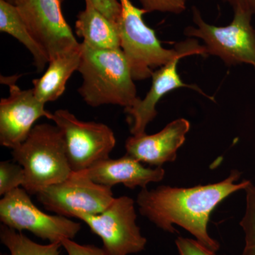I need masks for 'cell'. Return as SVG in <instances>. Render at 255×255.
Here are the masks:
<instances>
[{
	"instance_id": "6da1fadb",
	"label": "cell",
	"mask_w": 255,
	"mask_h": 255,
	"mask_svg": "<svg viewBox=\"0 0 255 255\" xmlns=\"http://www.w3.org/2000/svg\"><path fill=\"white\" fill-rule=\"evenodd\" d=\"M241 172L233 169L221 182L190 188L159 186L137 194L139 212L159 229L175 233L174 225L180 226L196 241L211 251H219L220 244L208 231L210 216L220 203L236 191L245 190L251 181L238 183Z\"/></svg>"
},
{
	"instance_id": "7a4b0ae2",
	"label": "cell",
	"mask_w": 255,
	"mask_h": 255,
	"mask_svg": "<svg viewBox=\"0 0 255 255\" xmlns=\"http://www.w3.org/2000/svg\"><path fill=\"white\" fill-rule=\"evenodd\" d=\"M122 14L118 23L122 50L130 67L134 80L152 77L155 68H160L175 59L186 56L207 55L205 46L195 39H189L176 45L173 49H166L161 45L155 31L142 19L147 13L137 8L130 0H120Z\"/></svg>"
},
{
	"instance_id": "3957f363",
	"label": "cell",
	"mask_w": 255,
	"mask_h": 255,
	"mask_svg": "<svg viewBox=\"0 0 255 255\" xmlns=\"http://www.w3.org/2000/svg\"><path fill=\"white\" fill-rule=\"evenodd\" d=\"M78 92L90 107H132L138 100L130 67L121 49H98L82 43Z\"/></svg>"
},
{
	"instance_id": "277c9868",
	"label": "cell",
	"mask_w": 255,
	"mask_h": 255,
	"mask_svg": "<svg viewBox=\"0 0 255 255\" xmlns=\"http://www.w3.org/2000/svg\"><path fill=\"white\" fill-rule=\"evenodd\" d=\"M11 155L24 170L22 187L29 194L36 195L43 188L66 180L73 173L63 132L56 125L34 126Z\"/></svg>"
},
{
	"instance_id": "5b68a950",
	"label": "cell",
	"mask_w": 255,
	"mask_h": 255,
	"mask_svg": "<svg viewBox=\"0 0 255 255\" xmlns=\"http://www.w3.org/2000/svg\"><path fill=\"white\" fill-rule=\"evenodd\" d=\"M195 26H188L184 35L201 38L205 43L207 55L219 57L228 65L247 64L255 70V28L253 15L241 9L234 10L232 22L216 26L204 21L196 6L192 7Z\"/></svg>"
},
{
	"instance_id": "8992f818",
	"label": "cell",
	"mask_w": 255,
	"mask_h": 255,
	"mask_svg": "<svg viewBox=\"0 0 255 255\" xmlns=\"http://www.w3.org/2000/svg\"><path fill=\"white\" fill-rule=\"evenodd\" d=\"M50 120L63 132L73 172L85 170L100 161L110 158L117 140L108 126L83 122L66 110L52 113Z\"/></svg>"
},
{
	"instance_id": "52a82bcc",
	"label": "cell",
	"mask_w": 255,
	"mask_h": 255,
	"mask_svg": "<svg viewBox=\"0 0 255 255\" xmlns=\"http://www.w3.org/2000/svg\"><path fill=\"white\" fill-rule=\"evenodd\" d=\"M76 219L102 239V248L111 255L135 254L145 250L147 239L136 223L135 201L128 196L115 198L100 214H80Z\"/></svg>"
},
{
	"instance_id": "ba28073f",
	"label": "cell",
	"mask_w": 255,
	"mask_h": 255,
	"mask_svg": "<svg viewBox=\"0 0 255 255\" xmlns=\"http://www.w3.org/2000/svg\"><path fill=\"white\" fill-rule=\"evenodd\" d=\"M27 191L18 188L0 200V221L4 226L22 232L29 231L50 243L73 240L81 230V224L55 214L48 215L32 202Z\"/></svg>"
},
{
	"instance_id": "9c48e42d",
	"label": "cell",
	"mask_w": 255,
	"mask_h": 255,
	"mask_svg": "<svg viewBox=\"0 0 255 255\" xmlns=\"http://www.w3.org/2000/svg\"><path fill=\"white\" fill-rule=\"evenodd\" d=\"M45 209L67 218L103 212L114 199L112 188L97 184L78 172L63 182L43 188L36 194Z\"/></svg>"
},
{
	"instance_id": "30bf717a",
	"label": "cell",
	"mask_w": 255,
	"mask_h": 255,
	"mask_svg": "<svg viewBox=\"0 0 255 255\" xmlns=\"http://www.w3.org/2000/svg\"><path fill=\"white\" fill-rule=\"evenodd\" d=\"M62 1L22 0L16 6L23 22L50 60L80 45L64 18Z\"/></svg>"
},
{
	"instance_id": "8fae6325",
	"label": "cell",
	"mask_w": 255,
	"mask_h": 255,
	"mask_svg": "<svg viewBox=\"0 0 255 255\" xmlns=\"http://www.w3.org/2000/svg\"><path fill=\"white\" fill-rule=\"evenodd\" d=\"M18 77L1 76V83L9 87V95L0 102V144L12 150L27 138L38 119L52 117L33 89L23 90L16 85Z\"/></svg>"
},
{
	"instance_id": "7c38bea8",
	"label": "cell",
	"mask_w": 255,
	"mask_h": 255,
	"mask_svg": "<svg viewBox=\"0 0 255 255\" xmlns=\"http://www.w3.org/2000/svg\"><path fill=\"white\" fill-rule=\"evenodd\" d=\"M189 129V121L178 119L157 133L132 135L126 142V155L155 167L174 162L177 150L185 142Z\"/></svg>"
},
{
	"instance_id": "4fadbf2b",
	"label": "cell",
	"mask_w": 255,
	"mask_h": 255,
	"mask_svg": "<svg viewBox=\"0 0 255 255\" xmlns=\"http://www.w3.org/2000/svg\"><path fill=\"white\" fill-rule=\"evenodd\" d=\"M78 172L106 187L112 188L122 184L132 189L137 187L145 189L150 183L162 181L165 174L162 167H146L127 155L118 159H104Z\"/></svg>"
},
{
	"instance_id": "5bb4252c",
	"label": "cell",
	"mask_w": 255,
	"mask_h": 255,
	"mask_svg": "<svg viewBox=\"0 0 255 255\" xmlns=\"http://www.w3.org/2000/svg\"><path fill=\"white\" fill-rule=\"evenodd\" d=\"M175 59L155 70L152 73V85L143 100L139 98L132 107L125 109L131 118L130 132L132 135L145 133L146 128L157 116L156 105L166 94L180 87H189L203 94L197 87L184 83L177 73Z\"/></svg>"
},
{
	"instance_id": "9a60e30c",
	"label": "cell",
	"mask_w": 255,
	"mask_h": 255,
	"mask_svg": "<svg viewBox=\"0 0 255 255\" xmlns=\"http://www.w3.org/2000/svg\"><path fill=\"white\" fill-rule=\"evenodd\" d=\"M82 57L80 46L58 55L48 63V68L41 78L33 80V92L43 103L55 102L61 97L67 82L74 72L78 71Z\"/></svg>"
},
{
	"instance_id": "2e32d148",
	"label": "cell",
	"mask_w": 255,
	"mask_h": 255,
	"mask_svg": "<svg viewBox=\"0 0 255 255\" xmlns=\"http://www.w3.org/2000/svg\"><path fill=\"white\" fill-rule=\"evenodd\" d=\"M78 15L75 32L83 43L98 49H120L118 24L112 22L90 2Z\"/></svg>"
},
{
	"instance_id": "e0dca14e",
	"label": "cell",
	"mask_w": 255,
	"mask_h": 255,
	"mask_svg": "<svg viewBox=\"0 0 255 255\" xmlns=\"http://www.w3.org/2000/svg\"><path fill=\"white\" fill-rule=\"evenodd\" d=\"M0 31L14 37L29 50L38 72L43 71L49 63L46 50L32 36L16 6L4 0H0Z\"/></svg>"
},
{
	"instance_id": "ac0fdd59",
	"label": "cell",
	"mask_w": 255,
	"mask_h": 255,
	"mask_svg": "<svg viewBox=\"0 0 255 255\" xmlns=\"http://www.w3.org/2000/svg\"><path fill=\"white\" fill-rule=\"evenodd\" d=\"M0 241L9 251L10 255H60L62 243L38 244L22 232L1 224Z\"/></svg>"
},
{
	"instance_id": "d6986e66",
	"label": "cell",
	"mask_w": 255,
	"mask_h": 255,
	"mask_svg": "<svg viewBox=\"0 0 255 255\" xmlns=\"http://www.w3.org/2000/svg\"><path fill=\"white\" fill-rule=\"evenodd\" d=\"M244 191L246 212L240 225L245 233V246L241 255H255V185L251 182Z\"/></svg>"
},
{
	"instance_id": "ffe728a7",
	"label": "cell",
	"mask_w": 255,
	"mask_h": 255,
	"mask_svg": "<svg viewBox=\"0 0 255 255\" xmlns=\"http://www.w3.org/2000/svg\"><path fill=\"white\" fill-rule=\"evenodd\" d=\"M24 181V170L20 164L9 161L0 162V195L22 187Z\"/></svg>"
},
{
	"instance_id": "44dd1931",
	"label": "cell",
	"mask_w": 255,
	"mask_h": 255,
	"mask_svg": "<svg viewBox=\"0 0 255 255\" xmlns=\"http://www.w3.org/2000/svg\"><path fill=\"white\" fill-rule=\"evenodd\" d=\"M188 0H139L147 12L160 11L179 14L187 9Z\"/></svg>"
},
{
	"instance_id": "7402d4cb",
	"label": "cell",
	"mask_w": 255,
	"mask_h": 255,
	"mask_svg": "<svg viewBox=\"0 0 255 255\" xmlns=\"http://www.w3.org/2000/svg\"><path fill=\"white\" fill-rule=\"evenodd\" d=\"M175 244L179 255H217L196 239L179 237Z\"/></svg>"
},
{
	"instance_id": "603a6c76",
	"label": "cell",
	"mask_w": 255,
	"mask_h": 255,
	"mask_svg": "<svg viewBox=\"0 0 255 255\" xmlns=\"http://www.w3.org/2000/svg\"><path fill=\"white\" fill-rule=\"evenodd\" d=\"M102 13L112 22L118 24L122 14V6L118 0H85Z\"/></svg>"
},
{
	"instance_id": "cb8c5ba5",
	"label": "cell",
	"mask_w": 255,
	"mask_h": 255,
	"mask_svg": "<svg viewBox=\"0 0 255 255\" xmlns=\"http://www.w3.org/2000/svg\"><path fill=\"white\" fill-rule=\"evenodd\" d=\"M61 243L67 255H111L103 248L94 245H82L70 239H64Z\"/></svg>"
},
{
	"instance_id": "d4e9b609",
	"label": "cell",
	"mask_w": 255,
	"mask_h": 255,
	"mask_svg": "<svg viewBox=\"0 0 255 255\" xmlns=\"http://www.w3.org/2000/svg\"><path fill=\"white\" fill-rule=\"evenodd\" d=\"M232 6L233 11L241 9L255 16V0H221Z\"/></svg>"
},
{
	"instance_id": "484cf974",
	"label": "cell",
	"mask_w": 255,
	"mask_h": 255,
	"mask_svg": "<svg viewBox=\"0 0 255 255\" xmlns=\"http://www.w3.org/2000/svg\"><path fill=\"white\" fill-rule=\"evenodd\" d=\"M4 1H7V2L10 3V4L14 5V6H17L18 4H19L21 2L22 0H4Z\"/></svg>"
},
{
	"instance_id": "4316f807",
	"label": "cell",
	"mask_w": 255,
	"mask_h": 255,
	"mask_svg": "<svg viewBox=\"0 0 255 255\" xmlns=\"http://www.w3.org/2000/svg\"><path fill=\"white\" fill-rule=\"evenodd\" d=\"M1 255H6V254H1Z\"/></svg>"
}]
</instances>
